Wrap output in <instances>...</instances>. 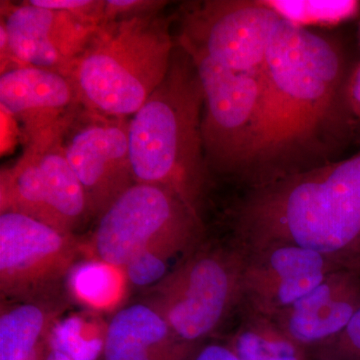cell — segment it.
Segmentation results:
<instances>
[{"mask_svg":"<svg viewBox=\"0 0 360 360\" xmlns=\"http://www.w3.org/2000/svg\"><path fill=\"white\" fill-rule=\"evenodd\" d=\"M352 71L338 39L284 18L260 72L257 136L238 182L248 191L340 160L359 122Z\"/></svg>","mask_w":360,"mask_h":360,"instance_id":"obj_1","label":"cell"},{"mask_svg":"<svg viewBox=\"0 0 360 360\" xmlns=\"http://www.w3.org/2000/svg\"><path fill=\"white\" fill-rule=\"evenodd\" d=\"M231 239L246 251L300 246L338 270L360 271V150L248 189L232 208Z\"/></svg>","mask_w":360,"mask_h":360,"instance_id":"obj_2","label":"cell"},{"mask_svg":"<svg viewBox=\"0 0 360 360\" xmlns=\"http://www.w3.org/2000/svg\"><path fill=\"white\" fill-rule=\"evenodd\" d=\"M203 103L193 59L176 41L165 79L129 127L135 184L172 191L200 217L210 177L201 134Z\"/></svg>","mask_w":360,"mask_h":360,"instance_id":"obj_3","label":"cell"},{"mask_svg":"<svg viewBox=\"0 0 360 360\" xmlns=\"http://www.w3.org/2000/svg\"><path fill=\"white\" fill-rule=\"evenodd\" d=\"M175 46L155 13L118 18L99 26L66 77L87 112L130 118L165 79Z\"/></svg>","mask_w":360,"mask_h":360,"instance_id":"obj_4","label":"cell"},{"mask_svg":"<svg viewBox=\"0 0 360 360\" xmlns=\"http://www.w3.org/2000/svg\"><path fill=\"white\" fill-rule=\"evenodd\" d=\"M246 259V250L231 238L226 243L202 241L148 290L146 302L162 315L180 340L198 345L243 307Z\"/></svg>","mask_w":360,"mask_h":360,"instance_id":"obj_5","label":"cell"},{"mask_svg":"<svg viewBox=\"0 0 360 360\" xmlns=\"http://www.w3.org/2000/svg\"><path fill=\"white\" fill-rule=\"evenodd\" d=\"M181 47L193 59L202 86L201 134L206 165L210 174L238 181L257 136L260 73L231 70L200 52Z\"/></svg>","mask_w":360,"mask_h":360,"instance_id":"obj_6","label":"cell"},{"mask_svg":"<svg viewBox=\"0 0 360 360\" xmlns=\"http://www.w3.org/2000/svg\"><path fill=\"white\" fill-rule=\"evenodd\" d=\"M179 238H205L201 217L167 189L134 184L98 217L84 252L124 267L150 246Z\"/></svg>","mask_w":360,"mask_h":360,"instance_id":"obj_7","label":"cell"},{"mask_svg":"<svg viewBox=\"0 0 360 360\" xmlns=\"http://www.w3.org/2000/svg\"><path fill=\"white\" fill-rule=\"evenodd\" d=\"M283 16L253 0H205L184 4L177 44L229 70L262 72L270 40Z\"/></svg>","mask_w":360,"mask_h":360,"instance_id":"obj_8","label":"cell"},{"mask_svg":"<svg viewBox=\"0 0 360 360\" xmlns=\"http://www.w3.org/2000/svg\"><path fill=\"white\" fill-rule=\"evenodd\" d=\"M63 135L30 144L13 167L2 170L0 212L22 213L75 234L91 217L84 188L66 160Z\"/></svg>","mask_w":360,"mask_h":360,"instance_id":"obj_9","label":"cell"},{"mask_svg":"<svg viewBox=\"0 0 360 360\" xmlns=\"http://www.w3.org/2000/svg\"><path fill=\"white\" fill-rule=\"evenodd\" d=\"M84 252L75 234L22 214L0 213V292L2 300H49Z\"/></svg>","mask_w":360,"mask_h":360,"instance_id":"obj_10","label":"cell"},{"mask_svg":"<svg viewBox=\"0 0 360 360\" xmlns=\"http://www.w3.org/2000/svg\"><path fill=\"white\" fill-rule=\"evenodd\" d=\"M87 112V111H86ZM89 113V120L63 141L66 160L84 188L90 217L101 214L135 184L129 118Z\"/></svg>","mask_w":360,"mask_h":360,"instance_id":"obj_11","label":"cell"},{"mask_svg":"<svg viewBox=\"0 0 360 360\" xmlns=\"http://www.w3.org/2000/svg\"><path fill=\"white\" fill-rule=\"evenodd\" d=\"M9 56L18 65L68 75L98 30L89 18L27 1L11 7L1 21Z\"/></svg>","mask_w":360,"mask_h":360,"instance_id":"obj_12","label":"cell"},{"mask_svg":"<svg viewBox=\"0 0 360 360\" xmlns=\"http://www.w3.org/2000/svg\"><path fill=\"white\" fill-rule=\"evenodd\" d=\"M246 252L243 307L270 319L338 270L321 253L297 245H271Z\"/></svg>","mask_w":360,"mask_h":360,"instance_id":"obj_13","label":"cell"},{"mask_svg":"<svg viewBox=\"0 0 360 360\" xmlns=\"http://www.w3.org/2000/svg\"><path fill=\"white\" fill-rule=\"evenodd\" d=\"M0 104L22 125L30 144L65 134L80 105L70 78L30 65L1 72Z\"/></svg>","mask_w":360,"mask_h":360,"instance_id":"obj_14","label":"cell"},{"mask_svg":"<svg viewBox=\"0 0 360 360\" xmlns=\"http://www.w3.org/2000/svg\"><path fill=\"white\" fill-rule=\"evenodd\" d=\"M359 307L360 271L338 270L272 319L309 354L340 335Z\"/></svg>","mask_w":360,"mask_h":360,"instance_id":"obj_15","label":"cell"},{"mask_svg":"<svg viewBox=\"0 0 360 360\" xmlns=\"http://www.w3.org/2000/svg\"><path fill=\"white\" fill-rule=\"evenodd\" d=\"M198 345L180 340L149 303H134L108 322L101 360H187Z\"/></svg>","mask_w":360,"mask_h":360,"instance_id":"obj_16","label":"cell"},{"mask_svg":"<svg viewBox=\"0 0 360 360\" xmlns=\"http://www.w3.org/2000/svg\"><path fill=\"white\" fill-rule=\"evenodd\" d=\"M60 307L49 300L1 303L0 360H46Z\"/></svg>","mask_w":360,"mask_h":360,"instance_id":"obj_17","label":"cell"},{"mask_svg":"<svg viewBox=\"0 0 360 360\" xmlns=\"http://www.w3.org/2000/svg\"><path fill=\"white\" fill-rule=\"evenodd\" d=\"M238 328L224 341L239 360H310L309 350L274 319L241 307Z\"/></svg>","mask_w":360,"mask_h":360,"instance_id":"obj_18","label":"cell"},{"mask_svg":"<svg viewBox=\"0 0 360 360\" xmlns=\"http://www.w3.org/2000/svg\"><path fill=\"white\" fill-rule=\"evenodd\" d=\"M68 284L78 302L96 312L110 311L120 307L129 285L123 267L91 257L72 267Z\"/></svg>","mask_w":360,"mask_h":360,"instance_id":"obj_19","label":"cell"},{"mask_svg":"<svg viewBox=\"0 0 360 360\" xmlns=\"http://www.w3.org/2000/svg\"><path fill=\"white\" fill-rule=\"evenodd\" d=\"M106 330L108 326L91 314L58 317L51 328L49 347L73 360H101Z\"/></svg>","mask_w":360,"mask_h":360,"instance_id":"obj_20","label":"cell"},{"mask_svg":"<svg viewBox=\"0 0 360 360\" xmlns=\"http://www.w3.org/2000/svg\"><path fill=\"white\" fill-rule=\"evenodd\" d=\"M205 238H172L142 251L123 267L130 285L146 290L155 288Z\"/></svg>","mask_w":360,"mask_h":360,"instance_id":"obj_21","label":"cell"},{"mask_svg":"<svg viewBox=\"0 0 360 360\" xmlns=\"http://www.w3.org/2000/svg\"><path fill=\"white\" fill-rule=\"evenodd\" d=\"M271 4L286 20L300 25L302 21L324 20L335 22L352 18L359 13V2H288L276 1Z\"/></svg>","mask_w":360,"mask_h":360,"instance_id":"obj_22","label":"cell"},{"mask_svg":"<svg viewBox=\"0 0 360 360\" xmlns=\"http://www.w3.org/2000/svg\"><path fill=\"white\" fill-rule=\"evenodd\" d=\"M187 360H239L224 341H203Z\"/></svg>","mask_w":360,"mask_h":360,"instance_id":"obj_23","label":"cell"},{"mask_svg":"<svg viewBox=\"0 0 360 360\" xmlns=\"http://www.w3.org/2000/svg\"><path fill=\"white\" fill-rule=\"evenodd\" d=\"M46 360H73L70 359L68 355L63 354V352H58V350L51 349L49 350V354H47Z\"/></svg>","mask_w":360,"mask_h":360,"instance_id":"obj_24","label":"cell"}]
</instances>
